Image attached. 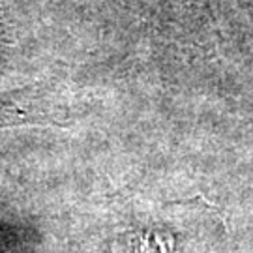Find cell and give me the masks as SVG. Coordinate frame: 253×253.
Returning <instances> with one entry per match:
<instances>
[{
    "instance_id": "obj_1",
    "label": "cell",
    "mask_w": 253,
    "mask_h": 253,
    "mask_svg": "<svg viewBox=\"0 0 253 253\" xmlns=\"http://www.w3.org/2000/svg\"><path fill=\"white\" fill-rule=\"evenodd\" d=\"M58 126L49 92L28 86L0 92V129L15 126Z\"/></svg>"
}]
</instances>
